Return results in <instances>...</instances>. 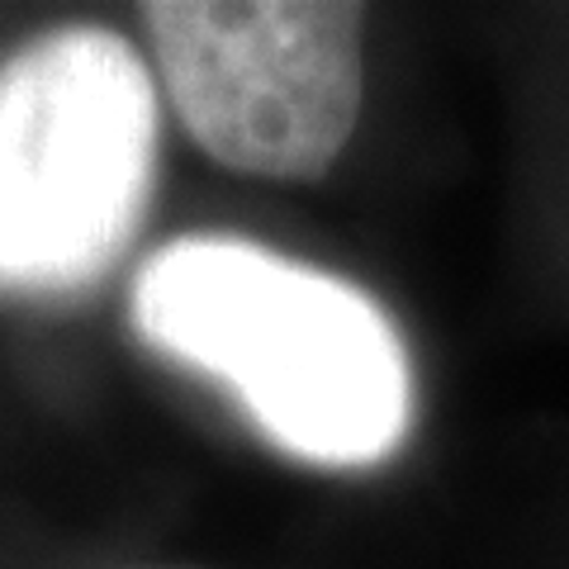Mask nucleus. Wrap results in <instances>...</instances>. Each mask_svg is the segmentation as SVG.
I'll list each match as a JSON object with an SVG mask.
<instances>
[{"label":"nucleus","instance_id":"obj_1","mask_svg":"<svg viewBox=\"0 0 569 569\" xmlns=\"http://www.w3.org/2000/svg\"><path fill=\"white\" fill-rule=\"evenodd\" d=\"M133 328L228 385L280 451L376 466L413 427V366L389 313L351 280L261 242L194 233L142 261Z\"/></svg>","mask_w":569,"mask_h":569},{"label":"nucleus","instance_id":"obj_3","mask_svg":"<svg viewBox=\"0 0 569 569\" xmlns=\"http://www.w3.org/2000/svg\"><path fill=\"white\" fill-rule=\"evenodd\" d=\"M152 62L186 133L228 171L318 181L361 114V6L152 0Z\"/></svg>","mask_w":569,"mask_h":569},{"label":"nucleus","instance_id":"obj_2","mask_svg":"<svg viewBox=\"0 0 569 569\" xmlns=\"http://www.w3.org/2000/svg\"><path fill=\"white\" fill-rule=\"evenodd\" d=\"M157 186L148 62L62 24L0 62V295L58 299L114 271Z\"/></svg>","mask_w":569,"mask_h":569}]
</instances>
